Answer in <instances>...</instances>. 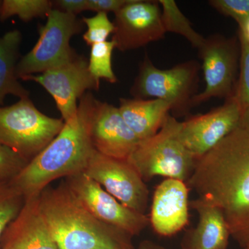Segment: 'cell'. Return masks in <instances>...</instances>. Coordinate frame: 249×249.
I'll return each mask as SVG.
<instances>
[{"label": "cell", "instance_id": "cell-13", "mask_svg": "<svg viewBox=\"0 0 249 249\" xmlns=\"http://www.w3.org/2000/svg\"><path fill=\"white\" fill-rule=\"evenodd\" d=\"M234 96L205 114L189 115L181 122V138L196 160L207 154L240 124Z\"/></svg>", "mask_w": 249, "mask_h": 249}, {"label": "cell", "instance_id": "cell-24", "mask_svg": "<svg viewBox=\"0 0 249 249\" xmlns=\"http://www.w3.org/2000/svg\"><path fill=\"white\" fill-rule=\"evenodd\" d=\"M25 199L10 183L0 181V240L8 226L22 210Z\"/></svg>", "mask_w": 249, "mask_h": 249}, {"label": "cell", "instance_id": "cell-11", "mask_svg": "<svg viewBox=\"0 0 249 249\" xmlns=\"http://www.w3.org/2000/svg\"><path fill=\"white\" fill-rule=\"evenodd\" d=\"M65 182L95 217L132 237L139 235L150 223L145 214L126 207L84 173L66 178Z\"/></svg>", "mask_w": 249, "mask_h": 249}, {"label": "cell", "instance_id": "cell-32", "mask_svg": "<svg viewBox=\"0 0 249 249\" xmlns=\"http://www.w3.org/2000/svg\"><path fill=\"white\" fill-rule=\"evenodd\" d=\"M243 249H249V245L247 246V247H246L245 248H244Z\"/></svg>", "mask_w": 249, "mask_h": 249}, {"label": "cell", "instance_id": "cell-9", "mask_svg": "<svg viewBox=\"0 0 249 249\" xmlns=\"http://www.w3.org/2000/svg\"><path fill=\"white\" fill-rule=\"evenodd\" d=\"M83 173L126 207L145 214L148 188L128 160L111 158L94 150Z\"/></svg>", "mask_w": 249, "mask_h": 249}, {"label": "cell", "instance_id": "cell-5", "mask_svg": "<svg viewBox=\"0 0 249 249\" xmlns=\"http://www.w3.org/2000/svg\"><path fill=\"white\" fill-rule=\"evenodd\" d=\"M181 122L171 114L155 135L140 141L128 161L144 181L157 176L187 182L196 160L181 138Z\"/></svg>", "mask_w": 249, "mask_h": 249}, {"label": "cell", "instance_id": "cell-17", "mask_svg": "<svg viewBox=\"0 0 249 249\" xmlns=\"http://www.w3.org/2000/svg\"><path fill=\"white\" fill-rule=\"evenodd\" d=\"M199 216L196 227L185 235L181 249H226L231 234L221 211L201 200L190 201Z\"/></svg>", "mask_w": 249, "mask_h": 249}, {"label": "cell", "instance_id": "cell-8", "mask_svg": "<svg viewBox=\"0 0 249 249\" xmlns=\"http://www.w3.org/2000/svg\"><path fill=\"white\" fill-rule=\"evenodd\" d=\"M197 50L202 61L205 88L194 98V107L214 98H231L240 70V41L213 34L205 37Z\"/></svg>", "mask_w": 249, "mask_h": 249}, {"label": "cell", "instance_id": "cell-7", "mask_svg": "<svg viewBox=\"0 0 249 249\" xmlns=\"http://www.w3.org/2000/svg\"><path fill=\"white\" fill-rule=\"evenodd\" d=\"M82 29L83 22L76 16L53 9L46 24L37 27V43L18 62V79L62 66L76 58L78 54L70 45V40Z\"/></svg>", "mask_w": 249, "mask_h": 249}, {"label": "cell", "instance_id": "cell-33", "mask_svg": "<svg viewBox=\"0 0 249 249\" xmlns=\"http://www.w3.org/2000/svg\"><path fill=\"white\" fill-rule=\"evenodd\" d=\"M1 1H0V7H1Z\"/></svg>", "mask_w": 249, "mask_h": 249}, {"label": "cell", "instance_id": "cell-10", "mask_svg": "<svg viewBox=\"0 0 249 249\" xmlns=\"http://www.w3.org/2000/svg\"><path fill=\"white\" fill-rule=\"evenodd\" d=\"M21 80L40 85L53 97L65 122L76 114L78 101L85 93L90 90L98 91L100 88L99 80L89 71L88 60L80 55L62 66Z\"/></svg>", "mask_w": 249, "mask_h": 249}, {"label": "cell", "instance_id": "cell-15", "mask_svg": "<svg viewBox=\"0 0 249 249\" xmlns=\"http://www.w3.org/2000/svg\"><path fill=\"white\" fill-rule=\"evenodd\" d=\"M189 187L184 181L166 178L156 188L149 218L158 235L169 237L189 222Z\"/></svg>", "mask_w": 249, "mask_h": 249}, {"label": "cell", "instance_id": "cell-14", "mask_svg": "<svg viewBox=\"0 0 249 249\" xmlns=\"http://www.w3.org/2000/svg\"><path fill=\"white\" fill-rule=\"evenodd\" d=\"M91 135L96 151L118 160H128L140 142L124 121L119 107L100 101Z\"/></svg>", "mask_w": 249, "mask_h": 249}, {"label": "cell", "instance_id": "cell-3", "mask_svg": "<svg viewBox=\"0 0 249 249\" xmlns=\"http://www.w3.org/2000/svg\"><path fill=\"white\" fill-rule=\"evenodd\" d=\"M39 199L58 249H136L133 237L95 217L65 181L56 188H46Z\"/></svg>", "mask_w": 249, "mask_h": 249}, {"label": "cell", "instance_id": "cell-21", "mask_svg": "<svg viewBox=\"0 0 249 249\" xmlns=\"http://www.w3.org/2000/svg\"><path fill=\"white\" fill-rule=\"evenodd\" d=\"M52 10L53 3L49 0H4L0 7V20L18 16L27 22L34 18H47Z\"/></svg>", "mask_w": 249, "mask_h": 249}, {"label": "cell", "instance_id": "cell-23", "mask_svg": "<svg viewBox=\"0 0 249 249\" xmlns=\"http://www.w3.org/2000/svg\"><path fill=\"white\" fill-rule=\"evenodd\" d=\"M116 49L113 40L95 44L91 47L88 68L91 74L97 80L104 79L110 83H116L118 78L113 71L111 56Z\"/></svg>", "mask_w": 249, "mask_h": 249}, {"label": "cell", "instance_id": "cell-2", "mask_svg": "<svg viewBox=\"0 0 249 249\" xmlns=\"http://www.w3.org/2000/svg\"><path fill=\"white\" fill-rule=\"evenodd\" d=\"M99 101L88 91L78 103L76 114L40 153L10 183L27 199L39 196L49 183L85 171L93 147L91 126Z\"/></svg>", "mask_w": 249, "mask_h": 249}, {"label": "cell", "instance_id": "cell-22", "mask_svg": "<svg viewBox=\"0 0 249 249\" xmlns=\"http://www.w3.org/2000/svg\"><path fill=\"white\" fill-rule=\"evenodd\" d=\"M240 45V70L233 96L240 109V124H249V42L238 32Z\"/></svg>", "mask_w": 249, "mask_h": 249}, {"label": "cell", "instance_id": "cell-12", "mask_svg": "<svg viewBox=\"0 0 249 249\" xmlns=\"http://www.w3.org/2000/svg\"><path fill=\"white\" fill-rule=\"evenodd\" d=\"M114 16L111 40L121 52L142 48L164 38L166 32L159 1L130 0Z\"/></svg>", "mask_w": 249, "mask_h": 249}, {"label": "cell", "instance_id": "cell-19", "mask_svg": "<svg viewBox=\"0 0 249 249\" xmlns=\"http://www.w3.org/2000/svg\"><path fill=\"white\" fill-rule=\"evenodd\" d=\"M22 40V34L18 29L8 31L0 37V106L4 104L7 95L19 99L29 97V91L16 76Z\"/></svg>", "mask_w": 249, "mask_h": 249}, {"label": "cell", "instance_id": "cell-16", "mask_svg": "<svg viewBox=\"0 0 249 249\" xmlns=\"http://www.w3.org/2000/svg\"><path fill=\"white\" fill-rule=\"evenodd\" d=\"M40 195L25 199L1 236L0 249H58L41 211Z\"/></svg>", "mask_w": 249, "mask_h": 249}, {"label": "cell", "instance_id": "cell-26", "mask_svg": "<svg viewBox=\"0 0 249 249\" xmlns=\"http://www.w3.org/2000/svg\"><path fill=\"white\" fill-rule=\"evenodd\" d=\"M209 4L219 14L235 19L238 26L249 18V0H211Z\"/></svg>", "mask_w": 249, "mask_h": 249}, {"label": "cell", "instance_id": "cell-4", "mask_svg": "<svg viewBox=\"0 0 249 249\" xmlns=\"http://www.w3.org/2000/svg\"><path fill=\"white\" fill-rule=\"evenodd\" d=\"M201 65L191 60L170 69L158 68L145 55L139 65L138 74L129 90L133 98L160 99L170 106L174 117L189 116L193 100L199 93Z\"/></svg>", "mask_w": 249, "mask_h": 249}, {"label": "cell", "instance_id": "cell-27", "mask_svg": "<svg viewBox=\"0 0 249 249\" xmlns=\"http://www.w3.org/2000/svg\"><path fill=\"white\" fill-rule=\"evenodd\" d=\"M29 162L14 150L0 146V181H10Z\"/></svg>", "mask_w": 249, "mask_h": 249}, {"label": "cell", "instance_id": "cell-1", "mask_svg": "<svg viewBox=\"0 0 249 249\" xmlns=\"http://www.w3.org/2000/svg\"><path fill=\"white\" fill-rule=\"evenodd\" d=\"M187 183L199 199L221 211L240 247L249 245V124L196 160Z\"/></svg>", "mask_w": 249, "mask_h": 249}, {"label": "cell", "instance_id": "cell-6", "mask_svg": "<svg viewBox=\"0 0 249 249\" xmlns=\"http://www.w3.org/2000/svg\"><path fill=\"white\" fill-rule=\"evenodd\" d=\"M65 121L41 112L29 97L0 107V146L28 162L40 153L63 128Z\"/></svg>", "mask_w": 249, "mask_h": 249}, {"label": "cell", "instance_id": "cell-30", "mask_svg": "<svg viewBox=\"0 0 249 249\" xmlns=\"http://www.w3.org/2000/svg\"><path fill=\"white\" fill-rule=\"evenodd\" d=\"M138 249H168L157 245L152 241H142Z\"/></svg>", "mask_w": 249, "mask_h": 249}, {"label": "cell", "instance_id": "cell-28", "mask_svg": "<svg viewBox=\"0 0 249 249\" xmlns=\"http://www.w3.org/2000/svg\"><path fill=\"white\" fill-rule=\"evenodd\" d=\"M130 0H88V11L97 13H117Z\"/></svg>", "mask_w": 249, "mask_h": 249}, {"label": "cell", "instance_id": "cell-29", "mask_svg": "<svg viewBox=\"0 0 249 249\" xmlns=\"http://www.w3.org/2000/svg\"><path fill=\"white\" fill-rule=\"evenodd\" d=\"M52 3L53 9L73 16L88 11V0H56Z\"/></svg>", "mask_w": 249, "mask_h": 249}, {"label": "cell", "instance_id": "cell-20", "mask_svg": "<svg viewBox=\"0 0 249 249\" xmlns=\"http://www.w3.org/2000/svg\"><path fill=\"white\" fill-rule=\"evenodd\" d=\"M159 3L165 32L182 36L192 47L199 49L202 45L205 37L193 29L189 19L181 12L176 2L174 0H159Z\"/></svg>", "mask_w": 249, "mask_h": 249}, {"label": "cell", "instance_id": "cell-31", "mask_svg": "<svg viewBox=\"0 0 249 249\" xmlns=\"http://www.w3.org/2000/svg\"><path fill=\"white\" fill-rule=\"evenodd\" d=\"M239 32L249 42V18L239 26Z\"/></svg>", "mask_w": 249, "mask_h": 249}, {"label": "cell", "instance_id": "cell-25", "mask_svg": "<svg viewBox=\"0 0 249 249\" xmlns=\"http://www.w3.org/2000/svg\"><path fill=\"white\" fill-rule=\"evenodd\" d=\"M82 22L88 27L83 34V38L87 45L92 46L95 44L107 41V37L114 34L115 27L114 23L109 20L106 13H97L91 18L83 17Z\"/></svg>", "mask_w": 249, "mask_h": 249}, {"label": "cell", "instance_id": "cell-18", "mask_svg": "<svg viewBox=\"0 0 249 249\" xmlns=\"http://www.w3.org/2000/svg\"><path fill=\"white\" fill-rule=\"evenodd\" d=\"M119 109L140 141L157 134L170 114V105L160 99L121 98Z\"/></svg>", "mask_w": 249, "mask_h": 249}]
</instances>
